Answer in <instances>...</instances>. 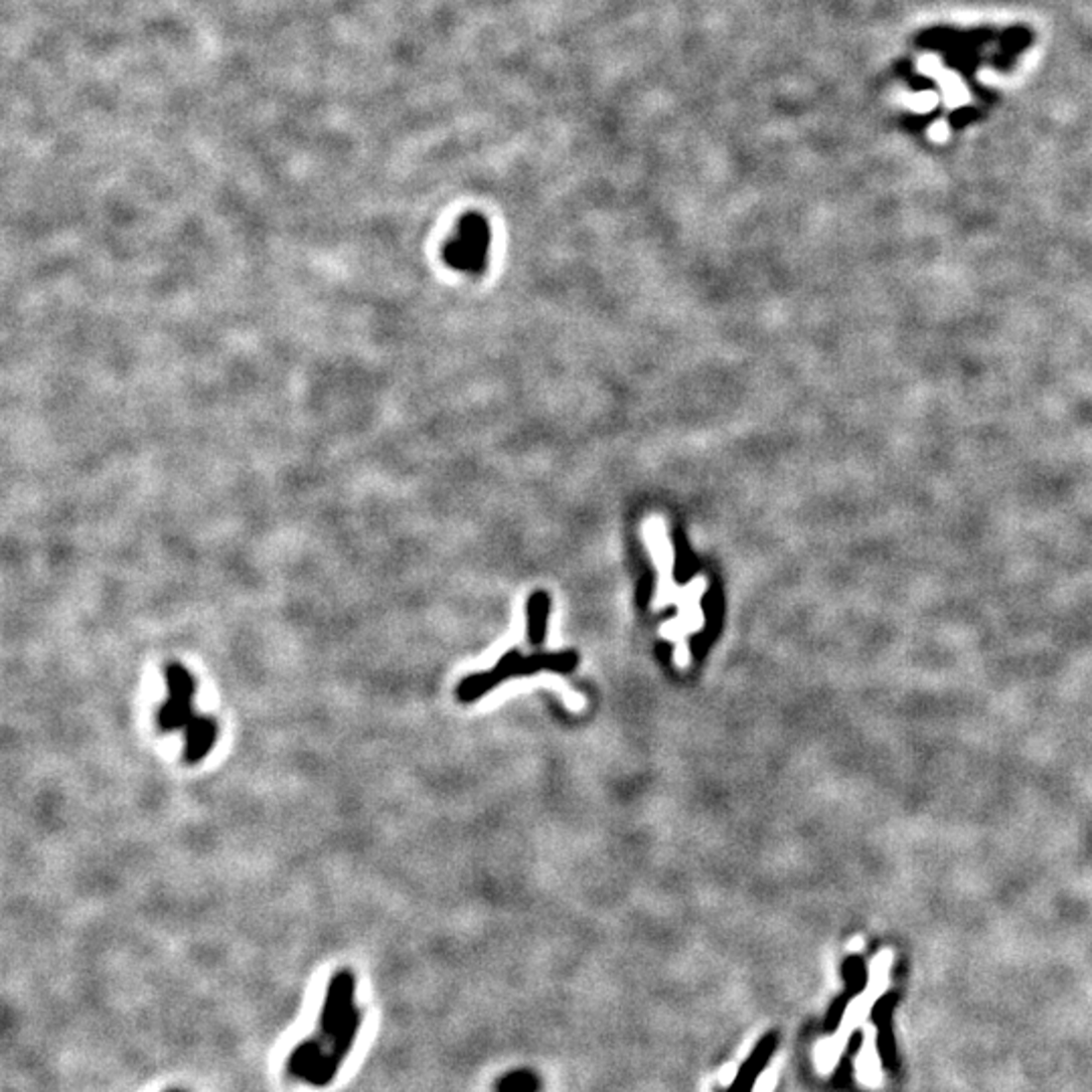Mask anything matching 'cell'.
I'll list each match as a JSON object with an SVG mask.
<instances>
[{
  "label": "cell",
  "instance_id": "obj_3",
  "mask_svg": "<svg viewBox=\"0 0 1092 1092\" xmlns=\"http://www.w3.org/2000/svg\"><path fill=\"white\" fill-rule=\"evenodd\" d=\"M356 977L350 969H338L326 989V997L320 1009V1036L330 1040L344 1016L354 1007Z\"/></svg>",
  "mask_w": 1092,
  "mask_h": 1092
},
{
  "label": "cell",
  "instance_id": "obj_7",
  "mask_svg": "<svg viewBox=\"0 0 1092 1092\" xmlns=\"http://www.w3.org/2000/svg\"><path fill=\"white\" fill-rule=\"evenodd\" d=\"M496 1092H540V1078L530 1070H514L498 1080Z\"/></svg>",
  "mask_w": 1092,
  "mask_h": 1092
},
{
  "label": "cell",
  "instance_id": "obj_2",
  "mask_svg": "<svg viewBox=\"0 0 1092 1092\" xmlns=\"http://www.w3.org/2000/svg\"><path fill=\"white\" fill-rule=\"evenodd\" d=\"M360 1026H362V1011L354 1005L344 1016V1020L340 1022V1026L332 1034V1038L328 1040L330 1048L322 1054V1058L316 1062V1066L308 1072V1076H306L308 1084L320 1088V1086H328L336 1078L342 1062L346 1060V1056H348V1052H350V1048H352V1044H354V1040H356V1036L360 1032Z\"/></svg>",
  "mask_w": 1092,
  "mask_h": 1092
},
{
  "label": "cell",
  "instance_id": "obj_1",
  "mask_svg": "<svg viewBox=\"0 0 1092 1092\" xmlns=\"http://www.w3.org/2000/svg\"><path fill=\"white\" fill-rule=\"evenodd\" d=\"M164 680L168 700L156 713V725L160 733H176L196 717L194 696L196 680L180 662H166Z\"/></svg>",
  "mask_w": 1092,
  "mask_h": 1092
},
{
  "label": "cell",
  "instance_id": "obj_6",
  "mask_svg": "<svg viewBox=\"0 0 1092 1092\" xmlns=\"http://www.w3.org/2000/svg\"><path fill=\"white\" fill-rule=\"evenodd\" d=\"M324 1052L326 1050H324V1038L322 1036L312 1038V1040H304L302 1044H298L292 1050V1054L288 1058V1064H286L288 1074L294 1076V1078L306 1080L308 1072L316 1066V1062L322 1058Z\"/></svg>",
  "mask_w": 1092,
  "mask_h": 1092
},
{
  "label": "cell",
  "instance_id": "obj_4",
  "mask_svg": "<svg viewBox=\"0 0 1092 1092\" xmlns=\"http://www.w3.org/2000/svg\"><path fill=\"white\" fill-rule=\"evenodd\" d=\"M775 1048H777V1034H767L763 1036L757 1046L753 1048V1052L749 1054V1058L745 1060V1064L739 1068L731 1088L727 1092H753L759 1076L765 1072L767 1064L771 1062L773 1054H775Z\"/></svg>",
  "mask_w": 1092,
  "mask_h": 1092
},
{
  "label": "cell",
  "instance_id": "obj_5",
  "mask_svg": "<svg viewBox=\"0 0 1092 1092\" xmlns=\"http://www.w3.org/2000/svg\"><path fill=\"white\" fill-rule=\"evenodd\" d=\"M184 737V761L188 765H196L214 749L218 723L212 717L196 713V717L186 725Z\"/></svg>",
  "mask_w": 1092,
  "mask_h": 1092
},
{
  "label": "cell",
  "instance_id": "obj_8",
  "mask_svg": "<svg viewBox=\"0 0 1092 1092\" xmlns=\"http://www.w3.org/2000/svg\"><path fill=\"white\" fill-rule=\"evenodd\" d=\"M170 1092H180V1090H170Z\"/></svg>",
  "mask_w": 1092,
  "mask_h": 1092
}]
</instances>
